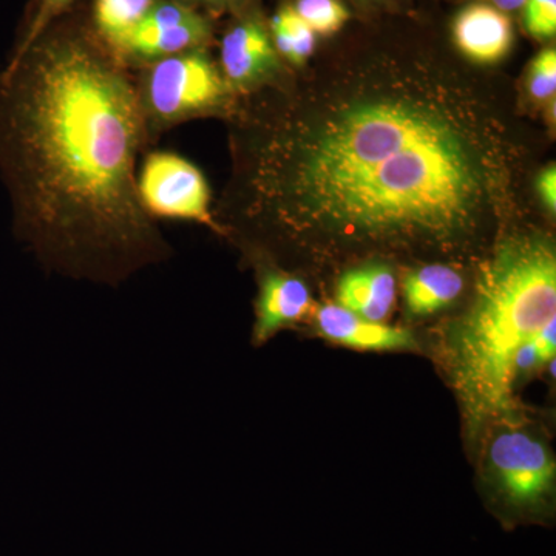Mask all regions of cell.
Returning a JSON list of instances; mask_svg holds the SVG:
<instances>
[{"label": "cell", "mask_w": 556, "mask_h": 556, "mask_svg": "<svg viewBox=\"0 0 556 556\" xmlns=\"http://www.w3.org/2000/svg\"><path fill=\"white\" fill-rule=\"evenodd\" d=\"M223 233L327 255L457 257L517 207L525 146L453 70L383 60L239 98Z\"/></svg>", "instance_id": "cell-1"}, {"label": "cell", "mask_w": 556, "mask_h": 556, "mask_svg": "<svg viewBox=\"0 0 556 556\" xmlns=\"http://www.w3.org/2000/svg\"><path fill=\"white\" fill-rule=\"evenodd\" d=\"M134 73L64 14L0 70V178L13 228L67 276L118 283L170 254L142 207L150 148Z\"/></svg>", "instance_id": "cell-2"}, {"label": "cell", "mask_w": 556, "mask_h": 556, "mask_svg": "<svg viewBox=\"0 0 556 556\" xmlns=\"http://www.w3.org/2000/svg\"><path fill=\"white\" fill-rule=\"evenodd\" d=\"M555 318L554 241L536 230L501 236L479 265L470 306L445 342V364L471 441L518 416L515 357Z\"/></svg>", "instance_id": "cell-3"}, {"label": "cell", "mask_w": 556, "mask_h": 556, "mask_svg": "<svg viewBox=\"0 0 556 556\" xmlns=\"http://www.w3.org/2000/svg\"><path fill=\"white\" fill-rule=\"evenodd\" d=\"M131 72L150 142L192 119L228 121L239 102L207 49L186 51Z\"/></svg>", "instance_id": "cell-4"}, {"label": "cell", "mask_w": 556, "mask_h": 556, "mask_svg": "<svg viewBox=\"0 0 556 556\" xmlns=\"http://www.w3.org/2000/svg\"><path fill=\"white\" fill-rule=\"evenodd\" d=\"M489 431L485 479L496 514L507 526L548 521L556 481L551 447L522 426L518 416L501 420Z\"/></svg>", "instance_id": "cell-5"}, {"label": "cell", "mask_w": 556, "mask_h": 556, "mask_svg": "<svg viewBox=\"0 0 556 556\" xmlns=\"http://www.w3.org/2000/svg\"><path fill=\"white\" fill-rule=\"evenodd\" d=\"M138 193L153 219L197 223L223 233L212 212V193L203 172L185 156L153 150L138 166Z\"/></svg>", "instance_id": "cell-6"}, {"label": "cell", "mask_w": 556, "mask_h": 556, "mask_svg": "<svg viewBox=\"0 0 556 556\" xmlns=\"http://www.w3.org/2000/svg\"><path fill=\"white\" fill-rule=\"evenodd\" d=\"M212 36L211 20L195 7L156 0L113 54L127 68L137 70L186 51L207 49Z\"/></svg>", "instance_id": "cell-7"}, {"label": "cell", "mask_w": 556, "mask_h": 556, "mask_svg": "<svg viewBox=\"0 0 556 556\" xmlns=\"http://www.w3.org/2000/svg\"><path fill=\"white\" fill-rule=\"evenodd\" d=\"M218 67L239 98L258 93L287 79L283 60L274 47L269 27L252 10L239 14L223 35Z\"/></svg>", "instance_id": "cell-8"}, {"label": "cell", "mask_w": 556, "mask_h": 556, "mask_svg": "<svg viewBox=\"0 0 556 556\" xmlns=\"http://www.w3.org/2000/svg\"><path fill=\"white\" fill-rule=\"evenodd\" d=\"M313 311L308 285L288 270L262 262L258 266V295L255 302V345L268 342L281 329L299 324Z\"/></svg>", "instance_id": "cell-9"}, {"label": "cell", "mask_w": 556, "mask_h": 556, "mask_svg": "<svg viewBox=\"0 0 556 556\" xmlns=\"http://www.w3.org/2000/svg\"><path fill=\"white\" fill-rule=\"evenodd\" d=\"M316 320L320 334L338 345L362 351H409L417 348L415 336L408 329L367 320L338 303L320 306Z\"/></svg>", "instance_id": "cell-10"}, {"label": "cell", "mask_w": 556, "mask_h": 556, "mask_svg": "<svg viewBox=\"0 0 556 556\" xmlns=\"http://www.w3.org/2000/svg\"><path fill=\"white\" fill-rule=\"evenodd\" d=\"M453 39L468 60L493 64L504 60L514 43V27L504 11L475 3L457 14Z\"/></svg>", "instance_id": "cell-11"}, {"label": "cell", "mask_w": 556, "mask_h": 556, "mask_svg": "<svg viewBox=\"0 0 556 556\" xmlns=\"http://www.w3.org/2000/svg\"><path fill=\"white\" fill-rule=\"evenodd\" d=\"M396 278L393 270L378 262L348 269L340 276L336 289L338 305L371 321L386 320L393 308Z\"/></svg>", "instance_id": "cell-12"}, {"label": "cell", "mask_w": 556, "mask_h": 556, "mask_svg": "<svg viewBox=\"0 0 556 556\" xmlns=\"http://www.w3.org/2000/svg\"><path fill=\"white\" fill-rule=\"evenodd\" d=\"M463 289L464 278L459 270L447 263H428L405 278V303L413 316H431L452 305Z\"/></svg>", "instance_id": "cell-13"}, {"label": "cell", "mask_w": 556, "mask_h": 556, "mask_svg": "<svg viewBox=\"0 0 556 556\" xmlns=\"http://www.w3.org/2000/svg\"><path fill=\"white\" fill-rule=\"evenodd\" d=\"M155 2L156 0H93L90 28L115 53Z\"/></svg>", "instance_id": "cell-14"}, {"label": "cell", "mask_w": 556, "mask_h": 556, "mask_svg": "<svg viewBox=\"0 0 556 556\" xmlns=\"http://www.w3.org/2000/svg\"><path fill=\"white\" fill-rule=\"evenodd\" d=\"M270 39L281 60L302 67L316 49V33L295 13L292 5L281 7L269 22Z\"/></svg>", "instance_id": "cell-15"}, {"label": "cell", "mask_w": 556, "mask_h": 556, "mask_svg": "<svg viewBox=\"0 0 556 556\" xmlns=\"http://www.w3.org/2000/svg\"><path fill=\"white\" fill-rule=\"evenodd\" d=\"M292 9L311 30L321 36L334 35L350 20L346 7L339 0H298Z\"/></svg>", "instance_id": "cell-16"}, {"label": "cell", "mask_w": 556, "mask_h": 556, "mask_svg": "<svg viewBox=\"0 0 556 556\" xmlns=\"http://www.w3.org/2000/svg\"><path fill=\"white\" fill-rule=\"evenodd\" d=\"M75 2L76 0H36L30 20L25 25L24 31H22L21 38L17 40L13 51L27 49L54 21L67 14Z\"/></svg>", "instance_id": "cell-17"}, {"label": "cell", "mask_w": 556, "mask_h": 556, "mask_svg": "<svg viewBox=\"0 0 556 556\" xmlns=\"http://www.w3.org/2000/svg\"><path fill=\"white\" fill-rule=\"evenodd\" d=\"M529 93L538 102L554 101L556 91V51H541L529 70Z\"/></svg>", "instance_id": "cell-18"}, {"label": "cell", "mask_w": 556, "mask_h": 556, "mask_svg": "<svg viewBox=\"0 0 556 556\" xmlns=\"http://www.w3.org/2000/svg\"><path fill=\"white\" fill-rule=\"evenodd\" d=\"M525 22L527 31L540 40L552 39L556 35V0H527Z\"/></svg>", "instance_id": "cell-19"}, {"label": "cell", "mask_w": 556, "mask_h": 556, "mask_svg": "<svg viewBox=\"0 0 556 556\" xmlns=\"http://www.w3.org/2000/svg\"><path fill=\"white\" fill-rule=\"evenodd\" d=\"M536 192L548 212L556 211V167L555 163L548 164L536 177Z\"/></svg>", "instance_id": "cell-20"}, {"label": "cell", "mask_w": 556, "mask_h": 556, "mask_svg": "<svg viewBox=\"0 0 556 556\" xmlns=\"http://www.w3.org/2000/svg\"><path fill=\"white\" fill-rule=\"evenodd\" d=\"M533 348H535L538 358L541 365H547L554 361L556 353V318L548 321L546 327L532 339Z\"/></svg>", "instance_id": "cell-21"}, {"label": "cell", "mask_w": 556, "mask_h": 556, "mask_svg": "<svg viewBox=\"0 0 556 556\" xmlns=\"http://www.w3.org/2000/svg\"><path fill=\"white\" fill-rule=\"evenodd\" d=\"M178 2L188 3L199 10L200 7H207V9L236 11L243 14L251 11L254 0H178Z\"/></svg>", "instance_id": "cell-22"}, {"label": "cell", "mask_w": 556, "mask_h": 556, "mask_svg": "<svg viewBox=\"0 0 556 556\" xmlns=\"http://www.w3.org/2000/svg\"><path fill=\"white\" fill-rule=\"evenodd\" d=\"M495 9L501 11H517L526 5L527 0H492Z\"/></svg>", "instance_id": "cell-23"}]
</instances>
